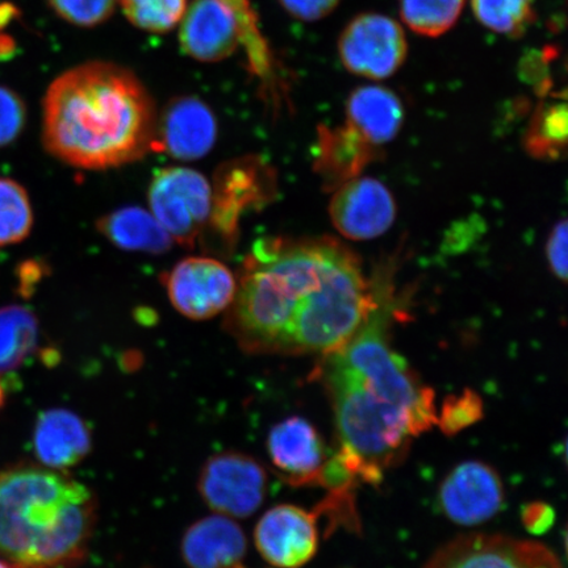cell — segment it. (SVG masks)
<instances>
[{
	"label": "cell",
	"instance_id": "cell-25",
	"mask_svg": "<svg viewBox=\"0 0 568 568\" xmlns=\"http://www.w3.org/2000/svg\"><path fill=\"white\" fill-rule=\"evenodd\" d=\"M33 225L30 197L21 184L0 178V247L28 237Z\"/></svg>",
	"mask_w": 568,
	"mask_h": 568
},
{
	"label": "cell",
	"instance_id": "cell-26",
	"mask_svg": "<svg viewBox=\"0 0 568 568\" xmlns=\"http://www.w3.org/2000/svg\"><path fill=\"white\" fill-rule=\"evenodd\" d=\"M568 113L565 103L545 106L532 120L527 133V149L537 159H559L565 152Z\"/></svg>",
	"mask_w": 568,
	"mask_h": 568
},
{
	"label": "cell",
	"instance_id": "cell-30",
	"mask_svg": "<svg viewBox=\"0 0 568 568\" xmlns=\"http://www.w3.org/2000/svg\"><path fill=\"white\" fill-rule=\"evenodd\" d=\"M53 11L80 27H95L109 20L119 0H48Z\"/></svg>",
	"mask_w": 568,
	"mask_h": 568
},
{
	"label": "cell",
	"instance_id": "cell-11",
	"mask_svg": "<svg viewBox=\"0 0 568 568\" xmlns=\"http://www.w3.org/2000/svg\"><path fill=\"white\" fill-rule=\"evenodd\" d=\"M317 518L301 507L281 504L262 516L254 541L262 558L276 568H301L316 556Z\"/></svg>",
	"mask_w": 568,
	"mask_h": 568
},
{
	"label": "cell",
	"instance_id": "cell-22",
	"mask_svg": "<svg viewBox=\"0 0 568 568\" xmlns=\"http://www.w3.org/2000/svg\"><path fill=\"white\" fill-rule=\"evenodd\" d=\"M222 2L230 7L237 20L241 45L245 49L248 70L264 83L265 89L276 90L275 83L280 80L278 63L265 36L262 34L260 20L251 0H222Z\"/></svg>",
	"mask_w": 568,
	"mask_h": 568
},
{
	"label": "cell",
	"instance_id": "cell-21",
	"mask_svg": "<svg viewBox=\"0 0 568 568\" xmlns=\"http://www.w3.org/2000/svg\"><path fill=\"white\" fill-rule=\"evenodd\" d=\"M97 226L106 240L124 251L160 254L173 244L152 212L138 207L111 212L99 220Z\"/></svg>",
	"mask_w": 568,
	"mask_h": 568
},
{
	"label": "cell",
	"instance_id": "cell-17",
	"mask_svg": "<svg viewBox=\"0 0 568 568\" xmlns=\"http://www.w3.org/2000/svg\"><path fill=\"white\" fill-rule=\"evenodd\" d=\"M91 433L87 423L69 409L42 412L34 425L33 450L42 465L67 470L89 456Z\"/></svg>",
	"mask_w": 568,
	"mask_h": 568
},
{
	"label": "cell",
	"instance_id": "cell-23",
	"mask_svg": "<svg viewBox=\"0 0 568 568\" xmlns=\"http://www.w3.org/2000/svg\"><path fill=\"white\" fill-rule=\"evenodd\" d=\"M39 324L31 311L0 308V373L16 371L38 347Z\"/></svg>",
	"mask_w": 568,
	"mask_h": 568
},
{
	"label": "cell",
	"instance_id": "cell-3",
	"mask_svg": "<svg viewBox=\"0 0 568 568\" xmlns=\"http://www.w3.org/2000/svg\"><path fill=\"white\" fill-rule=\"evenodd\" d=\"M158 122L152 97L131 70L88 62L48 89L42 140L70 166L104 170L145 158L155 146Z\"/></svg>",
	"mask_w": 568,
	"mask_h": 568
},
{
	"label": "cell",
	"instance_id": "cell-29",
	"mask_svg": "<svg viewBox=\"0 0 568 568\" xmlns=\"http://www.w3.org/2000/svg\"><path fill=\"white\" fill-rule=\"evenodd\" d=\"M485 404L474 389L462 390L458 395L446 397L442 414L437 415L439 429L446 436H456L481 420Z\"/></svg>",
	"mask_w": 568,
	"mask_h": 568
},
{
	"label": "cell",
	"instance_id": "cell-34",
	"mask_svg": "<svg viewBox=\"0 0 568 568\" xmlns=\"http://www.w3.org/2000/svg\"><path fill=\"white\" fill-rule=\"evenodd\" d=\"M521 520L525 529L531 535L541 536L552 527L556 521V513L549 504L530 503L523 508Z\"/></svg>",
	"mask_w": 568,
	"mask_h": 568
},
{
	"label": "cell",
	"instance_id": "cell-35",
	"mask_svg": "<svg viewBox=\"0 0 568 568\" xmlns=\"http://www.w3.org/2000/svg\"><path fill=\"white\" fill-rule=\"evenodd\" d=\"M4 402H6L4 388L2 386V382H0V409H2V407L4 406Z\"/></svg>",
	"mask_w": 568,
	"mask_h": 568
},
{
	"label": "cell",
	"instance_id": "cell-16",
	"mask_svg": "<svg viewBox=\"0 0 568 568\" xmlns=\"http://www.w3.org/2000/svg\"><path fill=\"white\" fill-rule=\"evenodd\" d=\"M217 138V123L210 106L196 97L173 99L158 122L159 145L176 160L203 159Z\"/></svg>",
	"mask_w": 568,
	"mask_h": 568
},
{
	"label": "cell",
	"instance_id": "cell-28",
	"mask_svg": "<svg viewBox=\"0 0 568 568\" xmlns=\"http://www.w3.org/2000/svg\"><path fill=\"white\" fill-rule=\"evenodd\" d=\"M124 16L139 30L166 33L174 30L187 9V0H119Z\"/></svg>",
	"mask_w": 568,
	"mask_h": 568
},
{
	"label": "cell",
	"instance_id": "cell-18",
	"mask_svg": "<svg viewBox=\"0 0 568 568\" xmlns=\"http://www.w3.org/2000/svg\"><path fill=\"white\" fill-rule=\"evenodd\" d=\"M245 532L231 517L209 516L184 532L181 552L189 568H233L245 557Z\"/></svg>",
	"mask_w": 568,
	"mask_h": 568
},
{
	"label": "cell",
	"instance_id": "cell-31",
	"mask_svg": "<svg viewBox=\"0 0 568 568\" xmlns=\"http://www.w3.org/2000/svg\"><path fill=\"white\" fill-rule=\"evenodd\" d=\"M27 109L16 91L0 87V148L12 144L23 132Z\"/></svg>",
	"mask_w": 568,
	"mask_h": 568
},
{
	"label": "cell",
	"instance_id": "cell-13",
	"mask_svg": "<svg viewBox=\"0 0 568 568\" xmlns=\"http://www.w3.org/2000/svg\"><path fill=\"white\" fill-rule=\"evenodd\" d=\"M329 215L333 225L345 237L366 241L389 230L396 205L385 184L373 178H354L337 189Z\"/></svg>",
	"mask_w": 568,
	"mask_h": 568
},
{
	"label": "cell",
	"instance_id": "cell-10",
	"mask_svg": "<svg viewBox=\"0 0 568 568\" xmlns=\"http://www.w3.org/2000/svg\"><path fill=\"white\" fill-rule=\"evenodd\" d=\"M424 568H564L545 545L506 536L473 535L454 539Z\"/></svg>",
	"mask_w": 568,
	"mask_h": 568
},
{
	"label": "cell",
	"instance_id": "cell-2",
	"mask_svg": "<svg viewBox=\"0 0 568 568\" xmlns=\"http://www.w3.org/2000/svg\"><path fill=\"white\" fill-rule=\"evenodd\" d=\"M390 316L393 303L379 293L364 325L338 351L323 355L318 367L335 409L339 450L368 485H378L412 439L437 424L435 393L389 346Z\"/></svg>",
	"mask_w": 568,
	"mask_h": 568
},
{
	"label": "cell",
	"instance_id": "cell-12",
	"mask_svg": "<svg viewBox=\"0 0 568 568\" xmlns=\"http://www.w3.org/2000/svg\"><path fill=\"white\" fill-rule=\"evenodd\" d=\"M447 518L473 527L499 514L504 503L503 481L491 466L470 460L447 475L438 494Z\"/></svg>",
	"mask_w": 568,
	"mask_h": 568
},
{
	"label": "cell",
	"instance_id": "cell-8",
	"mask_svg": "<svg viewBox=\"0 0 568 568\" xmlns=\"http://www.w3.org/2000/svg\"><path fill=\"white\" fill-rule=\"evenodd\" d=\"M274 182L273 169L258 159H241L220 168L212 189L210 224L226 244L236 237L244 213L273 197Z\"/></svg>",
	"mask_w": 568,
	"mask_h": 568
},
{
	"label": "cell",
	"instance_id": "cell-4",
	"mask_svg": "<svg viewBox=\"0 0 568 568\" xmlns=\"http://www.w3.org/2000/svg\"><path fill=\"white\" fill-rule=\"evenodd\" d=\"M97 520V497L69 475L36 465L0 471V556L13 567L82 565Z\"/></svg>",
	"mask_w": 568,
	"mask_h": 568
},
{
	"label": "cell",
	"instance_id": "cell-37",
	"mask_svg": "<svg viewBox=\"0 0 568 568\" xmlns=\"http://www.w3.org/2000/svg\"><path fill=\"white\" fill-rule=\"evenodd\" d=\"M233 568H244L243 566L241 565H237L236 567H233Z\"/></svg>",
	"mask_w": 568,
	"mask_h": 568
},
{
	"label": "cell",
	"instance_id": "cell-9",
	"mask_svg": "<svg viewBox=\"0 0 568 568\" xmlns=\"http://www.w3.org/2000/svg\"><path fill=\"white\" fill-rule=\"evenodd\" d=\"M163 284L174 308L193 320H207L229 310L237 288L231 270L207 257L178 262Z\"/></svg>",
	"mask_w": 568,
	"mask_h": 568
},
{
	"label": "cell",
	"instance_id": "cell-5",
	"mask_svg": "<svg viewBox=\"0 0 568 568\" xmlns=\"http://www.w3.org/2000/svg\"><path fill=\"white\" fill-rule=\"evenodd\" d=\"M152 215L169 236L194 246L212 212V186L203 174L187 168L160 170L149 186Z\"/></svg>",
	"mask_w": 568,
	"mask_h": 568
},
{
	"label": "cell",
	"instance_id": "cell-33",
	"mask_svg": "<svg viewBox=\"0 0 568 568\" xmlns=\"http://www.w3.org/2000/svg\"><path fill=\"white\" fill-rule=\"evenodd\" d=\"M567 222L562 220L552 230L546 248L551 272L564 282L567 280Z\"/></svg>",
	"mask_w": 568,
	"mask_h": 568
},
{
	"label": "cell",
	"instance_id": "cell-15",
	"mask_svg": "<svg viewBox=\"0 0 568 568\" xmlns=\"http://www.w3.org/2000/svg\"><path fill=\"white\" fill-rule=\"evenodd\" d=\"M181 23L182 52L196 61H223L241 45L237 20L222 0H194Z\"/></svg>",
	"mask_w": 568,
	"mask_h": 568
},
{
	"label": "cell",
	"instance_id": "cell-19",
	"mask_svg": "<svg viewBox=\"0 0 568 568\" xmlns=\"http://www.w3.org/2000/svg\"><path fill=\"white\" fill-rule=\"evenodd\" d=\"M374 148L349 124L318 128L316 172L326 187H341L358 178L374 158Z\"/></svg>",
	"mask_w": 568,
	"mask_h": 568
},
{
	"label": "cell",
	"instance_id": "cell-32",
	"mask_svg": "<svg viewBox=\"0 0 568 568\" xmlns=\"http://www.w3.org/2000/svg\"><path fill=\"white\" fill-rule=\"evenodd\" d=\"M341 0H280L291 17L302 21H317L336 10Z\"/></svg>",
	"mask_w": 568,
	"mask_h": 568
},
{
	"label": "cell",
	"instance_id": "cell-24",
	"mask_svg": "<svg viewBox=\"0 0 568 568\" xmlns=\"http://www.w3.org/2000/svg\"><path fill=\"white\" fill-rule=\"evenodd\" d=\"M466 0H399L400 17L409 30L438 38L457 23Z\"/></svg>",
	"mask_w": 568,
	"mask_h": 568
},
{
	"label": "cell",
	"instance_id": "cell-36",
	"mask_svg": "<svg viewBox=\"0 0 568 568\" xmlns=\"http://www.w3.org/2000/svg\"><path fill=\"white\" fill-rule=\"evenodd\" d=\"M0 568H16L13 567L9 560L0 558Z\"/></svg>",
	"mask_w": 568,
	"mask_h": 568
},
{
	"label": "cell",
	"instance_id": "cell-20",
	"mask_svg": "<svg viewBox=\"0 0 568 568\" xmlns=\"http://www.w3.org/2000/svg\"><path fill=\"white\" fill-rule=\"evenodd\" d=\"M347 124L373 146L387 144L399 133L404 109L395 92L364 87L352 92L346 104Z\"/></svg>",
	"mask_w": 568,
	"mask_h": 568
},
{
	"label": "cell",
	"instance_id": "cell-7",
	"mask_svg": "<svg viewBox=\"0 0 568 568\" xmlns=\"http://www.w3.org/2000/svg\"><path fill=\"white\" fill-rule=\"evenodd\" d=\"M202 499L219 515L246 518L257 513L267 491V474L257 459L243 453L212 456L197 481Z\"/></svg>",
	"mask_w": 568,
	"mask_h": 568
},
{
	"label": "cell",
	"instance_id": "cell-27",
	"mask_svg": "<svg viewBox=\"0 0 568 568\" xmlns=\"http://www.w3.org/2000/svg\"><path fill=\"white\" fill-rule=\"evenodd\" d=\"M475 18L489 31L518 36L535 20L531 0H471Z\"/></svg>",
	"mask_w": 568,
	"mask_h": 568
},
{
	"label": "cell",
	"instance_id": "cell-1",
	"mask_svg": "<svg viewBox=\"0 0 568 568\" xmlns=\"http://www.w3.org/2000/svg\"><path fill=\"white\" fill-rule=\"evenodd\" d=\"M358 260L329 239H265L239 275L224 328L248 354L326 355L378 302Z\"/></svg>",
	"mask_w": 568,
	"mask_h": 568
},
{
	"label": "cell",
	"instance_id": "cell-14",
	"mask_svg": "<svg viewBox=\"0 0 568 568\" xmlns=\"http://www.w3.org/2000/svg\"><path fill=\"white\" fill-rule=\"evenodd\" d=\"M267 453L275 470L293 486H317L328 453L322 436L300 416L275 424L268 433Z\"/></svg>",
	"mask_w": 568,
	"mask_h": 568
},
{
	"label": "cell",
	"instance_id": "cell-6",
	"mask_svg": "<svg viewBox=\"0 0 568 568\" xmlns=\"http://www.w3.org/2000/svg\"><path fill=\"white\" fill-rule=\"evenodd\" d=\"M338 54L352 74L381 81L403 67L408 42L396 20L381 13H362L341 33Z\"/></svg>",
	"mask_w": 568,
	"mask_h": 568
}]
</instances>
